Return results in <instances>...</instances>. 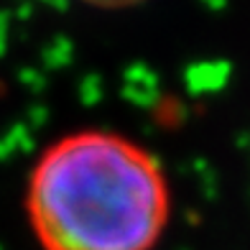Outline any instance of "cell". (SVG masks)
Listing matches in <instances>:
<instances>
[{
  "instance_id": "1",
  "label": "cell",
  "mask_w": 250,
  "mask_h": 250,
  "mask_svg": "<svg viewBox=\"0 0 250 250\" xmlns=\"http://www.w3.org/2000/svg\"><path fill=\"white\" fill-rule=\"evenodd\" d=\"M23 209L41 250H153L171 222V184L143 143L84 128L39 153Z\"/></svg>"
},
{
  "instance_id": "2",
  "label": "cell",
  "mask_w": 250,
  "mask_h": 250,
  "mask_svg": "<svg viewBox=\"0 0 250 250\" xmlns=\"http://www.w3.org/2000/svg\"><path fill=\"white\" fill-rule=\"evenodd\" d=\"M89 8H102V10H120V8H133V5H141L146 0H79Z\"/></svg>"
}]
</instances>
